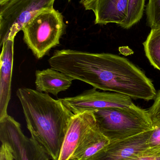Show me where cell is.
Returning <instances> with one entry per match:
<instances>
[{
  "label": "cell",
  "mask_w": 160,
  "mask_h": 160,
  "mask_svg": "<svg viewBox=\"0 0 160 160\" xmlns=\"http://www.w3.org/2000/svg\"><path fill=\"white\" fill-rule=\"evenodd\" d=\"M49 62L51 68L96 89L146 101L157 96L152 81L144 73L127 59L115 54L63 49L54 52Z\"/></svg>",
  "instance_id": "6da1fadb"
},
{
  "label": "cell",
  "mask_w": 160,
  "mask_h": 160,
  "mask_svg": "<svg viewBox=\"0 0 160 160\" xmlns=\"http://www.w3.org/2000/svg\"><path fill=\"white\" fill-rule=\"evenodd\" d=\"M20 102L31 137L38 142L52 160H58L70 122L75 114L63 103L48 94L22 88Z\"/></svg>",
  "instance_id": "7a4b0ae2"
},
{
  "label": "cell",
  "mask_w": 160,
  "mask_h": 160,
  "mask_svg": "<svg viewBox=\"0 0 160 160\" xmlns=\"http://www.w3.org/2000/svg\"><path fill=\"white\" fill-rule=\"evenodd\" d=\"M93 113L99 129L110 142L129 138L155 128L148 111L134 103L128 107L104 108Z\"/></svg>",
  "instance_id": "3957f363"
},
{
  "label": "cell",
  "mask_w": 160,
  "mask_h": 160,
  "mask_svg": "<svg viewBox=\"0 0 160 160\" xmlns=\"http://www.w3.org/2000/svg\"><path fill=\"white\" fill-rule=\"evenodd\" d=\"M65 28L61 13L54 8L43 9L23 27V40L36 57L41 59L59 45Z\"/></svg>",
  "instance_id": "277c9868"
},
{
  "label": "cell",
  "mask_w": 160,
  "mask_h": 160,
  "mask_svg": "<svg viewBox=\"0 0 160 160\" xmlns=\"http://www.w3.org/2000/svg\"><path fill=\"white\" fill-rule=\"evenodd\" d=\"M55 0H5L0 2V46L14 39L39 11L54 8Z\"/></svg>",
  "instance_id": "5b68a950"
},
{
  "label": "cell",
  "mask_w": 160,
  "mask_h": 160,
  "mask_svg": "<svg viewBox=\"0 0 160 160\" xmlns=\"http://www.w3.org/2000/svg\"><path fill=\"white\" fill-rule=\"evenodd\" d=\"M0 140L8 145L14 160L51 159L42 146L24 135L20 124L8 115L0 119Z\"/></svg>",
  "instance_id": "8992f818"
},
{
  "label": "cell",
  "mask_w": 160,
  "mask_h": 160,
  "mask_svg": "<svg viewBox=\"0 0 160 160\" xmlns=\"http://www.w3.org/2000/svg\"><path fill=\"white\" fill-rule=\"evenodd\" d=\"M75 115L111 107H126L133 104L131 98L115 92H100L95 88L73 97L61 98Z\"/></svg>",
  "instance_id": "52a82bcc"
},
{
  "label": "cell",
  "mask_w": 160,
  "mask_h": 160,
  "mask_svg": "<svg viewBox=\"0 0 160 160\" xmlns=\"http://www.w3.org/2000/svg\"><path fill=\"white\" fill-rule=\"evenodd\" d=\"M151 130L137 135L110 142L88 160H124L149 148L147 142Z\"/></svg>",
  "instance_id": "ba28073f"
},
{
  "label": "cell",
  "mask_w": 160,
  "mask_h": 160,
  "mask_svg": "<svg viewBox=\"0 0 160 160\" xmlns=\"http://www.w3.org/2000/svg\"><path fill=\"white\" fill-rule=\"evenodd\" d=\"M96 124L92 112L75 115L65 137L58 160H69L87 131Z\"/></svg>",
  "instance_id": "9c48e42d"
},
{
  "label": "cell",
  "mask_w": 160,
  "mask_h": 160,
  "mask_svg": "<svg viewBox=\"0 0 160 160\" xmlns=\"http://www.w3.org/2000/svg\"><path fill=\"white\" fill-rule=\"evenodd\" d=\"M14 39L3 44L0 58V119L7 116L11 98V79L13 65Z\"/></svg>",
  "instance_id": "30bf717a"
},
{
  "label": "cell",
  "mask_w": 160,
  "mask_h": 160,
  "mask_svg": "<svg viewBox=\"0 0 160 160\" xmlns=\"http://www.w3.org/2000/svg\"><path fill=\"white\" fill-rule=\"evenodd\" d=\"M128 0H98L95 24L115 23L121 25L127 17Z\"/></svg>",
  "instance_id": "8fae6325"
},
{
  "label": "cell",
  "mask_w": 160,
  "mask_h": 160,
  "mask_svg": "<svg viewBox=\"0 0 160 160\" xmlns=\"http://www.w3.org/2000/svg\"><path fill=\"white\" fill-rule=\"evenodd\" d=\"M36 90L57 96L59 92L67 90L72 83V78L53 68H48L35 73Z\"/></svg>",
  "instance_id": "7c38bea8"
},
{
  "label": "cell",
  "mask_w": 160,
  "mask_h": 160,
  "mask_svg": "<svg viewBox=\"0 0 160 160\" xmlns=\"http://www.w3.org/2000/svg\"><path fill=\"white\" fill-rule=\"evenodd\" d=\"M110 143L96 123L85 134L70 159L88 160Z\"/></svg>",
  "instance_id": "4fadbf2b"
},
{
  "label": "cell",
  "mask_w": 160,
  "mask_h": 160,
  "mask_svg": "<svg viewBox=\"0 0 160 160\" xmlns=\"http://www.w3.org/2000/svg\"><path fill=\"white\" fill-rule=\"evenodd\" d=\"M143 46L150 63L160 71V27L151 29Z\"/></svg>",
  "instance_id": "5bb4252c"
},
{
  "label": "cell",
  "mask_w": 160,
  "mask_h": 160,
  "mask_svg": "<svg viewBox=\"0 0 160 160\" xmlns=\"http://www.w3.org/2000/svg\"><path fill=\"white\" fill-rule=\"evenodd\" d=\"M145 0H128L127 17L120 26L128 29L138 23L142 18Z\"/></svg>",
  "instance_id": "9a60e30c"
},
{
  "label": "cell",
  "mask_w": 160,
  "mask_h": 160,
  "mask_svg": "<svg viewBox=\"0 0 160 160\" xmlns=\"http://www.w3.org/2000/svg\"><path fill=\"white\" fill-rule=\"evenodd\" d=\"M146 10L147 25L151 29L160 27V0H149Z\"/></svg>",
  "instance_id": "2e32d148"
},
{
  "label": "cell",
  "mask_w": 160,
  "mask_h": 160,
  "mask_svg": "<svg viewBox=\"0 0 160 160\" xmlns=\"http://www.w3.org/2000/svg\"><path fill=\"white\" fill-rule=\"evenodd\" d=\"M124 160H160V147L147 148Z\"/></svg>",
  "instance_id": "e0dca14e"
},
{
  "label": "cell",
  "mask_w": 160,
  "mask_h": 160,
  "mask_svg": "<svg viewBox=\"0 0 160 160\" xmlns=\"http://www.w3.org/2000/svg\"><path fill=\"white\" fill-rule=\"evenodd\" d=\"M154 124L155 128L151 130L147 142L148 148H150L160 147V123Z\"/></svg>",
  "instance_id": "ac0fdd59"
},
{
  "label": "cell",
  "mask_w": 160,
  "mask_h": 160,
  "mask_svg": "<svg viewBox=\"0 0 160 160\" xmlns=\"http://www.w3.org/2000/svg\"><path fill=\"white\" fill-rule=\"evenodd\" d=\"M148 111L153 123H160V90L157 93L154 103Z\"/></svg>",
  "instance_id": "d6986e66"
},
{
  "label": "cell",
  "mask_w": 160,
  "mask_h": 160,
  "mask_svg": "<svg viewBox=\"0 0 160 160\" xmlns=\"http://www.w3.org/2000/svg\"><path fill=\"white\" fill-rule=\"evenodd\" d=\"M11 149L8 145L2 142L0 149V160H14Z\"/></svg>",
  "instance_id": "ffe728a7"
},
{
  "label": "cell",
  "mask_w": 160,
  "mask_h": 160,
  "mask_svg": "<svg viewBox=\"0 0 160 160\" xmlns=\"http://www.w3.org/2000/svg\"><path fill=\"white\" fill-rule=\"evenodd\" d=\"M98 0H81L80 3L85 10H92L95 12Z\"/></svg>",
  "instance_id": "44dd1931"
},
{
  "label": "cell",
  "mask_w": 160,
  "mask_h": 160,
  "mask_svg": "<svg viewBox=\"0 0 160 160\" xmlns=\"http://www.w3.org/2000/svg\"><path fill=\"white\" fill-rule=\"evenodd\" d=\"M5 0H0V2H3Z\"/></svg>",
  "instance_id": "7402d4cb"
},
{
  "label": "cell",
  "mask_w": 160,
  "mask_h": 160,
  "mask_svg": "<svg viewBox=\"0 0 160 160\" xmlns=\"http://www.w3.org/2000/svg\"><path fill=\"white\" fill-rule=\"evenodd\" d=\"M69 160H74V159H70Z\"/></svg>",
  "instance_id": "603a6c76"
},
{
  "label": "cell",
  "mask_w": 160,
  "mask_h": 160,
  "mask_svg": "<svg viewBox=\"0 0 160 160\" xmlns=\"http://www.w3.org/2000/svg\"><path fill=\"white\" fill-rule=\"evenodd\" d=\"M68 1H70V0H68Z\"/></svg>",
  "instance_id": "cb8c5ba5"
}]
</instances>
